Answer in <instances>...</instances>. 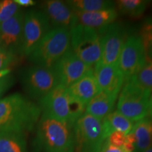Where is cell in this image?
I'll return each mask as SVG.
<instances>
[{"label": "cell", "mask_w": 152, "mask_h": 152, "mask_svg": "<svg viewBox=\"0 0 152 152\" xmlns=\"http://www.w3.org/2000/svg\"><path fill=\"white\" fill-rule=\"evenodd\" d=\"M133 77L139 85L152 92V61L147 58L144 65Z\"/></svg>", "instance_id": "cell-25"}, {"label": "cell", "mask_w": 152, "mask_h": 152, "mask_svg": "<svg viewBox=\"0 0 152 152\" xmlns=\"http://www.w3.org/2000/svg\"><path fill=\"white\" fill-rule=\"evenodd\" d=\"M42 115L40 108L30 99L15 93L0 99V135L26 134L35 128Z\"/></svg>", "instance_id": "cell-1"}, {"label": "cell", "mask_w": 152, "mask_h": 152, "mask_svg": "<svg viewBox=\"0 0 152 152\" xmlns=\"http://www.w3.org/2000/svg\"><path fill=\"white\" fill-rule=\"evenodd\" d=\"M149 116L152 119V93L150 96L149 104Z\"/></svg>", "instance_id": "cell-32"}, {"label": "cell", "mask_w": 152, "mask_h": 152, "mask_svg": "<svg viewBox=\"0 0 152 152\" xmlns=\"http://www.w3.org/2000/svg\"><path fill=\"white\" fill-rule=\"evenodd\" d=\"M102 125L104 137L106 139L113 132H119L127 135L132 130L134 123L118 111H113L102 120Z\"/></svg>", "instance_id": "cell-20"}, {"label": "cell", "mask_w": 152, "mask_h": 152, "mask_svg": "<svg viewBox=\"0 0 152 152\" xmlns=\"http://www.w3.org/2000/svg\"><path fill=\"white\" fill-rule=\"evenodd\" d=\"M151 91L139 85L134 77L127 80L120 92L117 111L133 123L149 115Z\"/></svg>", "instance_id": "cell-5"}, {"label": "cell", "mask_w": 152, "mask_h": 152, "mask_svg": "<svg viewBox=\"0 0 152 152\" xmlns=\"http://www.w3.org/2000/svg\"><path fill=\"white\" fill-rule=\"evenodd\" d=\"M101 37V58L97 64H117L120 54L126 41L127 31L119 23H113L97 30Z\"/></svg>", "instance_id": "cell-10"}, {"label": "cell", "mask_w": 152, "mask_h": 152, "mask_svg": "<svg viewBox=\"0 0 152 152\" xmlns=\"http://www.w3.org/2000/svg\"><path fill=\"white\" fill-rule=\"evenodd\" d=\"M14 1L16 4H17L19 7L21 6V7H28L35 4V2L33 1V0H14Z\"/></svg>", "instance_id": "cell-31"}, {"label": "cell", "mask_w": 152, "mask_h": 152, "mask_svg": "<svg viewBox=\"0 0 152 152\" xmlns=\"http://www.w3.org/2000/svg\"><path fill=\"white\" fill-rule=\"evenodd\" d=\"M147 1L144 0H118L115 3L117 11L132 18L141 17L147 9Z\"/></svg>", "instance_id": "cell-23"}, {"label": "cell", "mask_w": 152, "mask_h": 152, "mask_svg": "<svg viewBox=\"0 0 152 152\" xmlns=\"http://www.w3.org/2000/svg\"><path fill=\"white\" fill-rule=\"evenodd\" d=\"M118 95H113L101 90L87 104L85 113L102 121L113 110Z\"/></svg>", "instance_id": "cell-18"}, {"label": "cell", "mask_w": 152, "mask_h": 152, "mask_svg": "<svg viewBox=\"0 0 152 152\" xmlns=\"http://www.w3.org/2000/svg\"><path fill=\"white\" fill-rule=\"evenodd\" d=\"M20 10V7L11 0L0 1V24L14 16Z\"/></svg>", "instance_id": "cell-26"}, {"label": "cell", "mask_w": 152, "mask_h": 152, "mask_svg": "<svg viewBox=\"0 0 152 152\" xmlns=\"http://www.w3.org/2000/svg\"><path fill=\"white\" fill-rule=\"evenodd\" d=\"M38 105L42 114L73 126L86 109V106L72 96L68 87L62 85H58L39 100Z\"/></svg>", "instance_id": "cell-3"}, {"label": "cell", "mask_w": 152, "mask_h": 152, "mask_svg": "<svg viewBox=\"0 0 152 152\" xmlns=\"http://www.w3.org/2000/svg\"><path fill=\"white\" fill-rule=\"evenodd\" d=\"M24 14L19 10L0 24V47L15 55H21Z\"/></svg>", "instance_id": "cell-13"}, {"label": "cell", "mask_w": 152, "mask_h": 152, "mask_svg": "<svg viewBox=\"0 0 152 152\" xmlns=\"http://www.w3.org/2000/svg\"><path fill=\"white\" fill-rule=\"evenodd\" d=\"M70 49V30L52 28L27 57L33 65L52 68Z\"/></svg>", "instance_id": "cell-4"}, {"label": "cell", "mask_w": 152, "mask_h": 152, "mask_svg": "<svg viewBox=\"0 0 152 152\" xmlns=\"http://www.w3.org/2000/svg\"><path fill=\"white\" fill-rule=\"evenodd\" d=\"M76 24L99 30L113 23L118 16L115 8L87 13H75Z\"/></svg>", "instance_id": "cell-16"}, {"label": "cell", "mask_w": 152, "mask_h": 152, "mask_svg": "<svg viewBox=\"0 0 152 152\" xmlns=\"http://www.w3.org/2000/svg\"><path fill=\"white\" fill-rule=\"evenodd\" d=\"M16 55L0 47V72L9 69V66L16 59Z\"/></svg>", "instance_id": "cell-27"}, {"label": "cell", "mask_w": 152, "mask_h": 152, "mask_svg": "<svg viewBox=\"0 0 152 152\" xmlns=\"http://www.w3.org/2000/svg\"><path fill=\"white\" fill-rule=\"evenodd\" d=\"M52 68L58 77L59 84L66 87H70L93 71V67L82 61L71 49Z\"/></svg>", "instance_id": "cell-12"}, {"label": "cell", "mask_w": 152, "mask_h": 152, "mask_svg": "<svg viewBox=\"0 0 152 152\" xmlns=\"http://www.w3.org/2000/svg\"><path fill=\"white\" fill-rule=\"evenodd\" d=\"M71 49L87 66L94 67L100 61L101 37L97 30L76 24L70 30Z\"/></svg>", "instance_id": "cell-6"}, {"label": "cell", "mask_w": 152, "mask_h": 152, "mask_svg": "<svg viewBox=\"0 0 152 152\" xmlns=\"http://www.w3.org/2000/svg\"><path fill=\"white\" fill-rule=\"evenodd\" d=\"M20 80L28 96L38 102L60 85L53 68L35 65L22 69Z\"/></svg>", "instance_id": "cell-8"}, {"label": "cell", "mask_w": 152, "mask_h": 152, "mask_svg": "<svg viewBox=\"0 0 152 152\" xmlns=\"http://www.w3.org/2000/svg\"><path fill=\"white\" fill-rule=\"evenodd\" d=\"M73 125L42 114L33 145L37 152H75Z\"/></svg>", "instance_id": "cell-2"}, {"label": "cell", "mask_w": 152, "mask_h": 152, "mask_svg": "<svg viewBox=\"0 0 152 152\" xmlns=\"http://www.w3.org/2000/svg\"><path fill=\"white\" fill-rule=\"evenodd\" d=\"M75 152H101L105 137L102 121L85 113L73 127Z\"/></svg>", "instance_id": "cell-7"}, {"label": "cell", "mask_w": 152, "mask_h": 152, "mask_svg": "<svg viewBox=\"0 0 152 152\" xmlns=\"http://www.w3.org/2000/svg\"><path fill=\"white\" fill-rule=\"evenodd\" d=\"M134 137L132 152H144L152 146V119L149 115L134 123L131 131Z\"/></svg>", "instance_id": "cell-19"}, {"label": "cell", "mask_w": 152, "mask_h": 152, "mask_svg": "<svg viewBox=\"0 0 152 152\" xmlns=\"http://www.w3.org/2000/svg\"><path fill=\"white\" fill-rule=\"evenodd\" d=\"M66 3L74 13H87L115 8V2L108 0H70Z\"/></svg>", "instance_id": "cell-21"}, {"label": "cell", "mask_w": 152, "mask_h": 152, "mask_svg": "<svg viewBox=\"0 0 152 152\" xmlns=\"http://www.w3.org/2000/svg\"><path fill=\"white\" fill-rule=\"evenodd\" d=\"M52 29L42 11L30 10L24 15L21 55L28 56Z\"/></svg>", "instance_id": "cell-9"}, {"label": "cell", "mask_w": 152, "mask_h": 152, "mask_svg": "<svg viewBox=\"0 0 152 152\" xmlns=\"http://www.w3.org/2000/svg\"><path fill=\"white\" fill-rule=\"evenodd\" d=\"M42 11L48 18L52 28H62L70 30L75 26V14L66 1L48 0L42 4Z\"/></svg>", "instance_id": "cell-14"}, {"label": "cell", "mask_w": 152, "mask_h": 152, "mask_svg": "<svg viewBox=\"0 0 152 152\" xmlns=\"http://www.w3.org/2000/svg\"><path fill=\"white\" fill-rule=\"evenodd\" d=\"M139 35L143 45L146 57L152 61V19H148L143 23Z\"/></svg>", "instance_id": "cell-24"}, {"label": "cell", "mask_w": 152, "mask_h": 152, "mask_svg": "<svg viewBox=\"0 0 152 152\" xmlns=\"http://www.w3.org/2000/svg\"><path fill=\"white\" fill-rule=\"evenodd\" d=\"M144 152H152V146L150 148H149V149H148L147 151H144Z\"/></svg>", "instance_id": "cell-33"}, {"label": "cell", "mask_w": 152, "mask_h": 152, "mask_svg": "<svg viewBox=\"0 0 152 152\" xmlns=\"http://www.w3.org/2000/svg\"><path fill=\"white\" fill-rule=\"evenodd\" d=\"M125 136L123 133L119 132H113L106 139V141L111 145L118 147H123L124 145Z\"/></svg>", "instance_id": "cell-29"}, {"label": "cell", "mask_w": 152, "mask_h": 152, "mask_svg": "<svg viewBox=\"0 0 152 152\" xmlns=\"http://www.w3.org/2000/svg\"><path fill=\"white\" fill-rule=\"evenodd\" d=\"M15 83V77L12 74L9 73L0 78V99L6 92L11 88Z\"/></svg>", "instance_id": "cell-28"}, {"label": "cell", "mask_w": 152, "mask_h": 152, "mask_svg": "<svg viewBox=\"0 0 152 152\" xmlns=\"http://www.w3.org/2000/svg\"><path fill=\"white\" fill-rule=\"evenodd\" d=\"M93 73L101 90L111 94L118 95L125 79L117 64L102 65L96 64L93 67Z\"/></svg>", "instance_id": "cell-15"}, {"label": "cell", "mask_w": 152, "mask_h": 152, "mask_svg": "<svg viewBox=\"0 0 152 152\" xmlns=\"http://www.w3.org/2000/svg\"><path fill=\"white\" fill-rule=\"evenodd\" d=\"M0 152H28L25 134H1Z\"/></svg>", "instance_id": "cell-22"}, {"label": "cell", "mask_w": 152, "mask_h": 152, "mask_svg": "<svg viewBox=\"0 0 152 152\" xmlns=\"http://www.w3.org/2000/svg\"><path fill=\"white\" fill-rule=\"evenodd\" d=\"M72 96L79 99L85 106L101 91L93 71L68 87Z\"/></svg>", "instance_id": "cell-17"}, {"label": "cell", "mask_w": 152, "mask_h": 152, "mask_svg": "<svg viewBox=\"0 0 152 152\" xmlns=\"http://www.w3.org/2000/svg\"><path fill=\"white\" fill-rule=\"evenodd\" d=\"M101 152H127L123 147H118L111 145L107 142L104 141Z\"/></svg>", "instance_id": "cell-30"}, {"label": "cell", "mask_w": 152, "mask_h": 152, "mask_svg": "<svg viewBox=\"0 0 152 152\" xmlns=\"http://www.w3.org/2000/svg\"><path fill=\"white\" fill-rule=\"evenodd\" d=\"M146 61L147 57L140 35L128 36L117 63L125 81L135 75Z\"/></svg>", "instance_id": "cell-11"}]
</instances>
